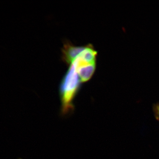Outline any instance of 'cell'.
<instances>
[{
    "label": "cell",
    "instance_id": "6da1fadb",
    "mask_svg": "<svg viewBox=\"0 0 159 159\" xmlns=\"http://www.w3.org/2000/svg\"><path fill=\"white\" fill-rule=\"evenodd\" d=\"M81 81L73 64L64 76L60 85L61 113L66 116L74 112V101L80 89Z\"/></svg>",
    "mask_w": 159,
    "mask_h": 159
},
{
    "label": "cell",
    "instance_id": "7a4b0ae2",
    "mask_svg": "<svg viewBox=\"0 0 159 159\" xmlns=\"http://www.w3.org/2000/svg\"><path fill=\"white\" fill-rule=\"evenodd\" d=\"M81 82L89 81L96 70V63H90L84 59L79 54L73 62Z\"/></svg>",
    "mask_w": 159,
    "mask_h": 159
},
{
    "label": "cell",
    "instance_id": "3957f363",
    "mask_svg": "<svg viewBox=\"0 0 159 159\" xmlns=\"http://www.w3.org/2000/svg\"><path fill=\"white\" fill-rule=\"evenodd\" d=\"M86 45L84 46H76L72 44L71 43L66 41L64 43L62 51V60L63 61L68 65H71L74 61L85 49Z\"/></svg>",
    "mask_w": 159,
    "mask_h": 159
},
{
    "label": "cell",
    "instance_id": "277c9868",
    "mask_svg": "<svg viewBox=\"0 0 159 159\" xmlns=\"http://www.w3.org/2000/svg\"><path fill=\"white\" fill-rule=\"evenodd\" d=\"M155 113L156 114V117L159 120V105H157L154 109Z\"/></svg>",
    "mask_w": 159,
    "mask_h": 159
},
{
    "label": "cell",
    "instance_id": "5b68a950",
    "mask_svg": "<svg viewBox=\"0 0 159 159\" xmlns=\"http://www.w3.org/2000/svg\"></svg>",
    "mask_w": 159,
    "mask_h": 159
}]
</instances>
